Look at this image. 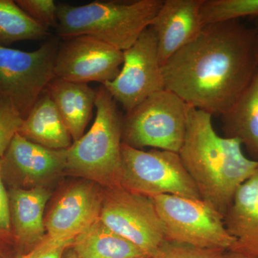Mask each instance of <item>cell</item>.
Wrapping results in <instances>:
<instances>
[{
	"mask_svg": "<svg viewBox=\"0 0 258 258\" xmlns=\"http://www.w3.org/2000/svg\"><path fill=\"white\" fill-rule=\"evenodd\" d=\"M0 258H11L8 252H5L4 249L0 248Z\"/></svg>",
	"mask_w": 258,
	"mask_h": 258,
	"instance_id": "4dcf8cb0",
	"label": "cell"
},
{
	"mask_svg": "<svg viewBox=\"0 0 258 258\" xmlns=\"http://www.w3.org/2000/svg\"><path fill=\"white\" fill-rule=\"evenodd\" d=\"M103 191L90 182L71 186L54 204L45 219L46 237L51 240H74L99 219Z\"/></svg>",
	"mask_w": 258,
	"mask_h": 258,
	"instance_id": "7c38bea8",
	"label": "cell"
},
{
	"mask_svg": "<svg viewBox=\"0 0 258 258\" xmlns=\"http://www.w3.org/2000/svg\"><path fill=\"white\" fill-rule=\"evenodd\" d=\"M15 3L42 28H55L57 25V5L53 0H16Z\"/></svg>",
	"mask_w": 258,
	"mask_h": 258,
	"instance_id": "d4e9b609",
	"label": "cell"
},
{
	"mask_svg": "<svg viewBox=\"0 0 258 258\" xmlns=\"http://www.w3.org/2000/svg\"><path fill=\"white\" fill-rule=\"evenodd\" d=\"M71 248L79 258H149L137 245L98 219L74 239Z\"/></svg>",
	"mask_w": 258,
	"mask_h": 258,
	"instance_id": "ffe728a7",
	"label": "cell"
},
{
	"mask_svg": "<svg viewBox=\"0 0 258 258\" xmlns=\"http://www.w3.org/2000/svg\"><path fill=\"white\" fill-rule=\"evenodd\" d=\"M126 113L158 91L165 89L157 38L150 27L128 49L118 76L103 85Z\"/></svg>",
	"mask_w": 258,
	"mask_h": 258,
	"instance_id": "30bf717a",
	"label": "cell"
},
{
	"mask_svg": "<svg viewBox=\"0 0 258 258\" xmlns=\"http://www.w3.org/2000/svg\"><path fill=\"white\" fill-rule=\"evenodd\" d=\"M100 220L150 257L165 239L152 199L122 187L103 191Z\"/></svg>",
	"mask_w": 258,
	"mask_h": 258,
	"instance_id": "9c48e42d",
	"label": "cell"
},
{
	"mask_svg": "<svg viewBox=\"0 0 258 258\" xmlns=\"http://www.w3.org/2000/svg\"><path fill=\"white\" fill-rule=\"evenodd\" d=\"M49 35L13 0H0V45L23 40H40Z\"/></svg>",
	"mask_w": 258,
	"mask_h": 258,
	"instance_id": "44dd1931",
	"label": "cell"
},
{
	"mask_svg": "<svg viewBox=\"0 0 258 258\" xmlns=\"http://www.w3.org/2000/svg\"><path fill=\"white\" fill-rule=\"evenodd\" d=\"M258 69L253 28L238 20L205 25L162 66L164 87L212 115L235 104Z\"/></svg>",
	"mask_w": 258,
	"mask_h": 258,
	"instance_id": "6da1fadb",
	"label": "cell"
},
{
	"mask_svg": "<svg viewBox=\"0 0 258 258\" xmlns=\"http://www.w3.org/2000/svg\"><path fill=\"white\" fill-rule=\"evenodd\" d=\"M224 258H254L249 257V256L244 255L243 254L238 253V252H233V251H227L225 252Z\"/></svg>",
	"mask_w": 258,
	"mask_h": 258,
	"instance_id": "83f0119b",
	"label": "cell"
},
{
	"mask_svg": "<svg viewBox=\"0 0 258 258\" xmlns=\"http://www.w3.org/2000/svg\"><path fill=\"white\" fill-rule=\"evenodd\" d=\"M59 45L54 37L32 52L0 45V98L11 103L23 119L55 77Z\"/></svg>",
	"mask_w": 258,
	"mask_h": 258,
	"instance_id": "ba28073f",
	"label": "cell"
},
{
	"mask_svg": "<svg viewBox=\"0 0 258 258\" xmlns=\"http://www.w3.org/2000/svg\"><path fill=\"white\" fill-rule=\"evenodd\" d=\"M4 156L2 159L32 184L50 179L66 169V150L47 149L19 134L15 135Z\"/></svg>",
	"mask_w": 258,
	"mask_h": 258,
	"instance_id": "9a60e30c",
	"label": "cell"
},
{
	"mask_svg": "<svg viewBox=\"0 0 258 258\" xmlns=\"http://www.w3.org/2000/svg\"><path fill=\"white\" fill-rule=\"evenodd\" d=\"M15 258H29L28 253V252H26V253H24L21 254V255H19L18 257Z\"/></svg>",
	"mask_w": 258,
	"mask_h": 258,
	"instance_id": "1f68e13d",
	"label": "cell"
},
{
	"mask_svg": "<svg viewBox=\"0 0 258 258\" xmlns=\"http://www.w3.org/2000/svg\"><path fill=\"white\" fill-rule=\"evenodd\" d=\"M74 240L57 242L45 236L40 243L28 251L29 258H62L66 249L72 246Z\"/></svg>",
	"mask_w": 258,
	"mask_h": 258,
	"instance_id": "484cf974",
	"label": "cell"
},
{
	"mask_svg": "<svg viewBox=\"0 0 258 258\" xmlns=\"http://www.w3.org/2000/svg\"><path fill=\"white\" fill-rule=\"evenodd\" d=\"M50 194L42 186L17 189L10 196L11 221L19 243L30 250L45 235L44 211Z\"/></svg>",
	"mask_w": 258,
	"mask_h": 258,
	"instance_id": "e0dca14e",
	"label": "cell"
},
{
	"mask_svg": "<svg viewBox=\"0 0 258 258\" xmlns=\"http://www.w3.org/2000/svg\"><path fill=\"white\" fill-rule=\"evenodd\" d=\"M2 164L0 161V237H5L11 228L10 199L2 179Z\"/></svg>",
	"mask_w": 258,
	"mask_h": 258,
	"instance_id": "4316f807",
	"label": "cell"
},
{
	"mask_svg": "<svg viewBox=\"0 0 258 258\" xmlns=\"http://www.w3.org/2000/svg\"><path fill=\"white\" fill-rule=\"evenodd\" d=\"M45 91L55 103L73 140H79L84 135L85 128L92 115L96 91L86 83L55 77Z\"/></svg>",
	"mask_w": 258,
	"mask_h": 258,
	"instance_id": "2e32d148",
	"label": "cell"
},
{
	"mask_svg": "<svg viewBox=\"0 0 258 258\" xmlns=\"http://www.w3.org/2000/svg\"><path fill=\"white\" fill-rule=\"evenodd\" d=\"M23 118L11 103L0 98V159L23 124Z\"/></svg>",
	"mask_w": 258,
	"mask_h": 258,
	"instance_id": "cb8c5ba5",
	"label": "cell"
},
{
	"mask_svg": "<svg viewBox=\"0 0 258 258\" xmlns=\"http://www.w3.org/2000/svg\"><path fill=\"white\" fill-rule=\"evenodd\" d=\"M254 26L253 30L254 32V37H255L256 49H257V54L258 57V17L253 19Z\"/></svg>",
	"mask_w": 258,
	"mask_h": 258,
	"instance_id": "f1b7e54d",
	"label": "cell"
},
{
	"mask_svg": "<svg viewBox=\"0 0 258 258\" xmlns=\"http://www.w3.org/2000/svg\"><path fill=\"white\" fill-rule=\"evenodd\" d=\"M62 258H79L78 257L77 254H76V252H74V249L69 247L66 249V252L63 254V257Z\"/></svg>",
	"mask_w": 258,
	"mask_h": 258,
	"instance_id": "f546056e",
	"label": "cell"
},
{
	"mask_svg": "<svg viewBox=\"0 0 258 258\" xmlns=\"http://www.w3.org/2000/svg\"><path fill=\"white\" fill-rule=\"evenodd\" d=\"M224 249H205L165 240L149 258H224Z\"/></svg>",
	"mask_w": 258,
	"mask_h": 258,
	"instance_id": "603a6c76",
	"label": "cell"
},
{
	"mask_svg": "<svg viewBox=\"0 0 258 258\" xmlns=\"http://www.w3.org/2000/svg\"><path fill=\"white\" fill-rule=\"evenodd\" d=\"M224 222L235 240L229 251L258 258V169L237 190Z\"/></svg>",
	"mask_w": 258,
	"mask_h": 258,
	"instance_id": "5bb4252c",
	"label": "cell"
},
{
	"mask_svg": "<svg viewBox=\"0 0 258 258\" xmlns=\"http://www.w3.org/2000/svg\"><path fill=\"white\" fill-rule=\"evenodd\" d=\"M18 134L30 142L53 150H67L72 145V137L55 103L45 91L23 119Z\"/></svg>",
	"mask_w": 258,
	"mask_h": 258,
	"instance_id": "ac0fdd59",
	"label": "cell"
},
{
	"mask_svg": "<svg viewBox=\"0 0 258 258\" xmlns=\"http://www.w3.org/2000/svg\"><path fill=\"white\" fill-rule=\"evenodd\" d=\"M191 106L175 93H154L123 117L122 142L140 149L178 153L182 147Z\"/></svg>",
	"mask_w": 258,
	"mask_h": 258,
	"instance_id": "5b68a950",
	"label": "cell"
},
{
	"mask_svg": "<svg viewBox=\"0 0 258 258\" xmlns=\"http://www.w3.org/2000/svg\"><path fill=\"white\" fill-rule=\"evenodd\" d=\"M225 137L237 139L258 161V69L235 104L221 115Z\"/></svg>",
	"mask_w": 258,
	"mask_h": 258,
	"instance_id": "d6986e66",
	"label": "cell"
},
{
	"mask_svg": "<svg viewBox=\"0 0 258 258\" xmlns=\"http://www.w3.org/2000/svg\"><path fill=\"white\" fill-rule=\"evenodd\" d=\"M123 51L89 36L73 37L59 45L55 77L71 82H111L119 74Z\"/></svg>",
	"mask_w": 258,
	"mask_h": 258,
	"instance_id": "8fae6325",
	"label": "cell"
},
{
	"mask_svg": "<svg viewBox=\"0 0 258 258\" xmlns=\"http://www.w3.org/2000/svg\"><path fill=\"white\" fill-rule=\"evenodd\" d=\"M201 15L205 25L254 19L258 17V0H204Z\"/></svg>",
	"mask_w": 258,
	"mask_h": 258,
	"instance_id": "7402d4cb",
	"label": "cell"
},
{
	"mask_svg": "<svg viewBox=\"0 0 258 258\" xmlns=\"http://www.w3.org/2000/svg\"><path fill=\"white\" fill-rule=\"evenodd\" d=\"M164 227L165 239L205 249L229 251L235 240L221 214L202 199L173 195L151 197Z\"/></svg>",
	"mask_w": 258,
	"mask_h": 258,
	"instance_id": "8992f818",
	"label": "cell"
},
{
	"mask_svg": "<svg viewBox=\"0 0 258 258\" xmlns=\"http://www.w3.org/2000/svg\"><path fill=\"white\" fill-rule=\"evenodd\" d=\"M212 115L191 107L184 143L179 154L200 198L225 216L241 185L258 169L237 139L220 137Z\"/></svg>",
	"mask_w": 258,
	"mask_h": 258,
	"instance_id": "7a4b0ae2",
	"label": "cell"
},
{
	"mask_svg": "<svg viewBox=\"0 0 258 258\" xmlns=\"http://www.w3.org/2000/svg\"><path fill=\"white\" fill-rule=\"evenodd\" d=\"M203 1L163 0L149 26L157 36L161 66L192 41L205 27L201 15Z\"/></svg>",
	"mask_w": 258,
	"mask_h": 258,
	"instance_id": "4fadbf2b",
	"label": "cell"
},
{
	"mask_svg": "<svg viewBox=\"0 0 258 258\" xmlns=\"http://www.w3.org/2000/svg\"><path fill=\"white\" fill-rule=\"evenodd\" d=\"M162 3L163 0H137L57 5V35L63 40L92 37L125 51L150 26Z\"/></svg>",
	"mask_w": 258,
	"mask_h": 258,
	"instance_id": "3957f363",
	"label": "cell"
},
{
	"mask_svg": "<svg viewBox=\"0 0 258 258\" xmlns=\"http://www.w3.org/2000/svg\"><path fill=\"white\" fill-rule=\"evenodd\" d=\"M91 129L66 150V169L106 188L120 186L123 117L104 86L96 91Z\"/></svg>",
	"mask_w": 258,
	"mask_h": 258,
	"instance_id": "277c9868",
	"label": "cell"
},
{
	"mask_svg": "<svg viewBox=\"0 0 258 258\" xmlns=\"http://www.w3.org/2000/svg\"><path fill=\"white\" fill-rule=\"evenodd\" d=\"M120 186L149 198L173 195L201 199L178 153L144 152L123 143Z\"/></svg>",
	"mask_w": 258,
	"mask_h": 258,
	"instance_id": "52a82bcc",
	"label": "cell"
}]
</instances>
